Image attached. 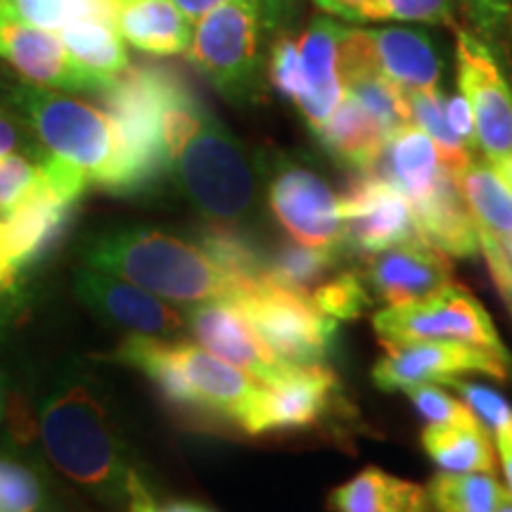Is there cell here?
Returning a JSON list of instances; mask_svg holds the SVG:
<instances>
[{
  "mask_svg": "<svg viewBox=\"0 0 512 512\" xmlns=\"http://www.w3.org/2000/svg\"><path fill=\"white\" fill-rule=\"evenodd\" d=\"M166 169L209 226L242 228L259 207V171L245 145L181 74L164 76Z\"/></svg>",
  "mask_w": 512,
  "mask_h": 512,
  "instance_id": "6da1fadb",
  "label": "cell"
},
{
  "mask_svg": "<svg viewBox=\"0 0 512 512\" xmlns=\"http://www.w3.org/2000/svg\"><path fill=\"white\" fill-rule=\"evenodd\" d=\"M79 254L83 266L117 275L174 304H235L256 283L223 271L195 242L143 226L88 235Z\"/></svg>",
  "mask_w": 512,
  "mask_h": 512,
  "instance_id": "7a4b0ae2",
  "label": "cell"
},
{
  "mask_svg": "<svg viewBox=\"0 0 512 512\" xmlns=\"http://www.w3.org/2000/svg\"><path fill=\"white\" fill-rule=\"evenodd\" d=\"M8 98L43 150L81 169L95 188L124 197L150 192L110 114L29 81L10 86Z\"/></svg>",
  "mask_w": 512,
  "mask_h": 512,
  "instance_id": "3957f363",
  "label": "cell"
},
{
  "mask_svg": "<svg viewBox=\"0 0 512 512\" xmlns=\"http://www.w3.org/2000/svg\"><path fill=\"white\" fill-rule=\"evenodd\" d=\"M38 434L50 463L64 477L102 501H128L136 475L126 463L124 441L91 384H57L41 406Z\"/></svg>",
  "mask_w": 512,
  "mask_h": 512,
  "instance_id": "277c9868",
  "label": "cell"
},
{
  "mask_svg": "<svg viewBox=\"0 0 512 512\" xmlns=\"http://www.w3.org/2000/svg\"><path fill=\"white\" fill-rule=\"evenodd\" d=\"M297 0H228L195 22L188 50L192 67L238 105L259 100L268 55L290 22Z\"/></svg>",
  "mask_w": 512,
  "mask_h": 512,
  "instance_id": "5b68a950",
  "label": "cell"
},
{
  "mask_svg": "<svg viewBox=\"0 0 512 512\" xmlns=\"http://www.w3.org/2000/svg\"><path fill=\"white\" fill-rule=\"evenodd\" d=\"M349 27L313 17L297 38L280 34L268 55V81L302 112L316 136L344 98V41Z\"/></svg>",
  "mask_w": 512,
  "mask_h": 512,
  "instance_id": "8992f818",
  "label": "cell"
},
{
  "mask_svg": "<svg viewBox=\"0 0 512 512\" xmlns=\"http://www.w3.org/2000/svg\"><path fill=\"white\" fill-rule=\"evenodd\" d=\"M233 306L283 366H323L335 349L337 320L325 316L306 294L256 280Z\"/></svg>",
  "mask_w": 512,
  "mask_h": 512,
  "instance_id": "52a82bcc",
  "label": "cell"
},
{
  "mask_svg": "<svg viewBox=\"0 0 512 512\" xmlns=\"http://www.w3.org/2000/svg\"><path fill=\"white\" fill-rule=\"evenodd\" d=\"M373 328L382 347L413 339L434 342H458L477 347L503 358L512 366L510 351L505 349L489 311L477 302L475 294L460 285H448L420 302L387 306L373 316Z\"/></svg>",
  "mask_w": 512,
  "mask_h": 512,
  "instance_id": "ba28073f",
  "label": "cell"
},
{
  "mask_svg": "<svg viewBox=\"0 0 512 512\" xmlns=\"http://www.w3.org/2000/svg\"><path fill=\"white\" fill-rule=\"evenodd\" d=\"M458 88L475 121L477 147L491 166L512 155V83L482 36L456 29Z\"/></svg>",
  "mask_w": 512,
  "mask_h": 512,
  "instance_id": "9c48e42d",
  "label": "cell"
},
{
  "mask_svg": "<svg viewBox=\"0 0 512 512\" xmlns=\"http://www.w3.org/2000/svg\"><path fill=\"white\" fill-rule=\"evenodd\" d=\"M268 207L292 240L347 252L339 197L309 166L280 157L268 174Z\"/></svg>",
  "mask_w": 512,
  "mask_h": 512,
  "instance_id": "30bf717a",
  "label": "cell"
},
{
  "mask_svg": "<svg viewBox=\"0 0 512 512\" xmlns=\"http://www.w3.org/2000/svg\"><path fill=\"white\" fill-rule=\"evenodd\" d=\"M164 76V67H128L107 93L100 95L150 190L169 174L164 147Z\"/></svg>",
  "mask_w": 512,
  "mask_h": 512,
  "instance_id": "8fae6325",
  "label": "cell"
},
{
  "mask_svg": "<svg viewBox=\"0 0 512 512\" xmlns=\"http://www.w3.org/2000/svg\"><path fill=\"white\" fill-rule=\"evenodd\" d=\"M384 354L373 368V382L384 392H406L418 384L446 382L465 375L482 373L496 380H508L512 366L489 351L467 347L458 342H434V339H413L384 347Z\"/></svg>",
  "mask_w": 512,
  "mask_h": 512,
  "instance_id": "7c38bea8",
  "label": "cell"
},
{
  "mask_svg": "<svg viewBox=\"0 0 512 512\" xmlns=\"http://www.w3.org/2000/svg\"><path fill=\"white\" fill-rule=\"evenodd\" d=\"M339 204L347 252L373 256L420 238L408 197L377 171L356 174Z\"/></svg>",
  "mask_w": 512,
  "mask_h": 512,
  "instance_id": "4fadbf2b",
  "label": "cell"
},
{
  "mask_svg": "<svg viewBox=\"0 0 512 512\" xmlns=\"http://www.w3.org/2000/svg\"><path fill=\"white\" fill-rule=\"evenodd\" d=\"M0 60L15 67L29 83L50 91L86 93L100 98L112 86L83 69L64 48L60 36L31 27L5 10H0Z\"/></svg>",
  "mask_w": 512,
  "mask_h": 512,
  "instance_id": "5bb4252c",
  "label": "cell"
},
{
  "mask_svg": "<svg viewBox=\"0 0 512 512\" xmlns=\"http://www.w3.org/2000/svg\"><path fill=\"white\" fill-rule=\"evenodd\" d=\"M74 290L95 316L133 337L171 339L185 328V318L162 297L117 275L79 266L74 271Z\"/></svg>",
  "mask_w": 512,
  "mask_h": 512,
  "instance_id": "9a60e30c",
  "label": "cell"
},
{
  "mask_svg": "<svg viewBox=\"0 0 512 512\" xmlns=\"http://www.w3.org/2000/svg\"><path fill=\"white\" fill-rule=\"evenodd\" d=\"M337 380L328 368H287L273 384H259L238 425L252 437L309 427L323 418Z\"/></svg>",
  "mask_w": 512,
  "mask_h": 512,
  "instance_id": "2e32d148",
  "label": "cell"
},
{
  "mask_svg": "<svg viewBox=\"0 0 512 512\" xmlns=\"http://www.w3.org/2000/svg\"><path fill=\"white\" fill-rule=\"evenodd\" d=\"M76 204L79 200L55 190L43 174V183L27 200L0 219V261L22 275L41 264L60 245Z\"/></svg>",
  "mask_w": 512,
  "mask_h": 512,
  "instance_id": "e0dca14e",
  "label": "cell"
},
{
  "mask_svg": "<svg viewBox=\"0 0 512 512\" xmlns=\"http://www.w3.org/2000/svg\"><path fill=\"white\" fill-rule=\"evenodd\" d=\"M361 278L380 302L403 306L444 290L453 283V271L444 252L418 238L370 256Z\"/></svg>",
  "mask_w": 512,
  "mask_h": 512,
  "instance_id": "ac0fdd59",
  "label": "cell"
},
{
  "mask_svg": "<svg viewBox=\"0 0 512 512\" xmlns=\"http://www.w3.org/2000/svg\"><path fill=\"white\" fill-rule=\"evenodd\" d=\"M185 325L202 349L247 373L259 384H273L290 368L271 354L249 320L233 304L211 302L192 306Z\"/></svg>",
  "mask_w": 512,
  "mask_h": 512,
  "instance_id": "d6986e66",
  "label": "cell"
},
{
  "mask_svg": "<svg viewBox=\"0 0 512 512\" xmlns=\"http://www.w3.org/2000/svg\"><path fill=\"white\" fill-rule=\"evenodd\" d=\"M375 72L406 93H432L441 88L444 62L430 34L406 27L363 29Z\"/></svg>",
  "mask_w": 512,
  "mask_h": 512,
  "instance_id": "ffe728a7",
  "label": "cell"
},
{
  "mask_svg": "<svg viewBox=\"0 0 512 512\" xmlns=\"http://www.w3.org/2000/svg\"><path fill=\"white\" fill-rule=\"evenodd\" d=\"M174 351L188 382L192 413L240 422L259 382L219 356L209 354L200 344L174 342Z\"/></svg>",
  "mask_w": 512,
  "mask_h": 512,
  "instance_id": "44dd1931",
  "label": "cell"
},
{
  "mask_svg": "<svg viewBox=\"0 0 512 512\" xmlns=\"http://www.w3.org/2000/svg\"><path fill=\"white\" fill-rule=\"evenodd\" d=\"M107 19L140 53L188 55L195 22L174 0H107Z\"/></svg>",
  "mask_w": 512,
  "mask_h": 512,
  "instance_id": "7402d4cb",
  "label": "cell"
},
{
  "mask_svg": "<svg viewBox=\"0 0 512 512\" xmlns=\"http://www.w3.org/2000/svg\"><path fill=\"white\" fill-rule=\"evenodd\" d=\"M411 207L420 238L437 247L439 252L456 256V259H470L482 252L477 223L472 219L456 178L448 171L434 185L430 195Z\"/></svg>",
  "mask_w": 512,
  "mask_h": 512,
  "instance_id": "603a6c76",
  "label": "cell"
},
{
  "mask_svg": "<svg viewBox=\"0 0 512 512\" xmlns=\"http://www.w3.org/2000/svg\"><path fill=\"white\" fill-rule=\"evenodd\" d=\"M316 138L337 164L354 171L356 176L377 169L392 136L349 93H344Z\"/></svg>",
  "mask_w": 512,
  "mask_h": 512,
  "instance_id": "cb8c5ba5",
  "label": "cell"
},
{
  "mask_svg": "<svg viewBox=\"0 0 512 512\" xmlns=\"http://www.w3.org/2000/svg\"><path fill=\"white\" fill-rule=\"evenodd\" d=\"M375 171L387 181H392L411 204L430 195L434 185L446 174L432 138L415 124L401 126L389 138L387 150H384Z\"/></svg>",
  "mask_w": 512,
  "mask_h": 512,
  "instance_id": "d4e9b609",
  "label": "cell"
},
{
  "mask_svg": "<svg viewBox=\"0 0 512 512\" xmlns=\"http://www.w3.org/2000/svg\"><path fill=\"white\" fill-rule=\"evenodd\" d=\"M430 503L425 489L377 467L358 472L330 496L337 512H432Z\"/></svg>",
  "mask_w": 512,
  "mask_h": 512,
  "instance_id": "484cf974",
  "label": "cell"
},
{
  "mask_svg": "<svg viewBox=\"0 0 512 512\" xmlns=\"http://www.w3.org/2000/svg\"><path fill=\"white\" fill-rule=\"evenodd\" d=\"M479 233L491 235L512 254V192L486 159H472L456 176Z\"/></svg>",
  "mask_w": 512,
  "mask_h": 512,
  "instance_id": "4316f807",
  "label": "cell"
},
{
  "mask_svg": "<svg viewBox=\"0 0 512 512\" xmlns=\"http://www.w3.org/2000/svg\"><path fill=\"white\" fill-rule=\"evenodd\" d=\"M422 448L441 472L451 475H496V456L489 430L482 422L472 425H427L422 432Z\"/></svg>",
  "mask_w": 512,
  "mask_h": 512,
  "instance_id": "83f0119b",
  "label": "cell"
},
{
  "mask_svg": "<svg viewBox=\"0 0 512 512\" xmlns=\"http://www.w3.org/2000/svg\"><path fill=\"white\" fill-rule=\"evenodd\" d=\"M57 36L62 38L69 55L102 81L114 83L131 67L126 41L107 17L83 19V22L62 29Z\"/></svg>",
  "mask_w": 512,
  "mask_h": 512,
  "instance_id": "f1b7e54d",
  "label": "cell"
},
{
  "mask_svg": "<svg viewBox=\"0 0 512 512\" xmlns=\"http://www.w3.org/2000/svg\"><path fill=\"white\" fill-rule=\"evenodd\" d=\"M339 259H342V254L332 252V249L285 240L271 252H266L264 280L283 287V290L311 297V292L323 283V278L339 264Z\"/></svg>",
  "mask_w": 512,
  "mask_h": 512,
  "instance_id": "f546056e",
  "label": "cell"
},
{
  "mask_svg": "<svg viewBox=\"0 0 512 512\" xmlns=\"http://www.w3.org/2000/svg\"><path fill=\"white\" fill-rule=\"evenodd\" d=\"M408 110H411L413 124L420 126L432 138L441 166L456 178L475 159V150L465 145L448 124L444 91L439 88L432 93H408Z\"/></svg>",
  "mask_w": 512,
  "mask_h": 512,
  "instance_id": "4dcf8cb0",
  "label": "cell"
},
{
  "mask_svg": "<svg viewBox=\"0 0 512 512\" xmlns=\"http://www.w3.org/2000/svg\"><path fill=\"white\" fill-rule=\"evenodd\" d=\"M430 501L439 512H498L503 501V484L489 472L451 475L441 472L427 486Z\"/></svg>",
  "mask_w": 512,
  "mask_h": 512,
  "instance_id": "1f68e13d",
  "label": "cell"
},
{
  "mask_svg": "<svg viewBox=\"0 0 512 512\" xmlns=\"http://www.w3.org/2000/svg\"><path fill=\"white\" fill-rule=\"evenodd\" d=\"M197 245L223 271L242 280H264L266 252L242 228L207 226Z\"/></svg>",
  "mask_w": 512,
  "mask_h": 512,
  "instance_id": "d6a6232c",
  "label": "cell"
},
{
  "mask_svg": "<svg viewBox=\"0 0 512 512\" xmlns=\"http://www.w3.org/2000/svg\"><path fill=\"white\" fill-rule=\"evenodd\" d=\"M5 12L50 34L93 17H107V0H8Z\"/></svg>",
  "mask_w": 512,
  "mask_h": 512,
  "instance_id": "836d02e7",
  "label": "cell"
},
{
  "mask_svg": "<svg viewBox=\"0 0 512 512\" xmlns=\"http://www.w3.org/2000/svg\"><path fill=\"white\" fill-rule=\"evenodd\" d=\"M311 302L318 306L325 316L332 320H356L368 311L373 304V294L363 283L356 271L339 273L332 280H323L316 290L311 292Z\"/></svg>",
  "mask_w": 512,
  "mask_h": 512,
  "instance_id": "e575fe53",
  "label": "cell"
},
{
  "mask_svg": "<svg viewBox=\"0 0 512 512\" xmlns=\"http://www.w3.org/2000/svg\"><path fill=\"white\" fill-rule=\"evenodd\" d=\"M475 22V34L494 50L505 69H512V0H460Z\"/></svg>",
  "mask_w": 512,
  "mask_h": 512,
  "instance_id": "d590c367",
  "label": "cell"
},
{
  "mask_svg": "<svg viewBox=\"0 0 512 512\" xmlns=\"http://www.w3.org/2000/svg\"><path fill=\"white\" fill-rule=\"evenodd\" d=\"M43 183V159L0 157V219L15 211Z\"/></svg>",
  "mask_w": 512,
  "mask_h": 512,
  "instance_id": "8d00e7d4",
  "label": "cell"
},
{
  "mask_svg": "<svg viewBox=\"0 0 512 512\" xmlns=\"http://www.w3.org/2000/svg\"><path fill=\"white\" fill-rule=\"evenodd\" d=\"M43 486L27 465L0 456V512H38Z\"/></svg>",
  "mask_w": 512,
  "mask_h": 512,
  "instance_id": "74e56055",
  "label": "cell"
},
{
  "mask_svg": "<svg viewBox=\"0 0 512 512\" xmlns=\"http://www.w3.org/2000/svg\"><path fill=\"white\" fill-rule=\"evenodd\" d=\"M406 396L411 399L415 411L430 425H472V422H479L477 415L467 408V403L441 392L437 384H418V387L406 389Z\"/></svg>",
  "mask_w": 512,
  "mask_h": 512,
  "instance_id": "f35d334b",
  "label": "cell"
},
{
  "mask_svg": "<svg viewBox=\"0 0 512 512\" xmlns=\"http://www.w3.org/2000/svg\"><path fill=\"white\" fill-rule=\"evenodd\" d=\"M451 387H456L463 394L467 408L477 415L489 434H498L512 427V406L494 389L484 387V384L465 382L460 377L451 380Z\"/></svg>",
  "mask_w": 512,
  "mask_h": 512,
  "instance_id": "ab89813d",
  "label": "cell"
},
{
  "mask_svg": "<svg viewBox=\"0 0 512 512\" xmlns=\"http://www.w3.org/2000/svg\"><path fill=\"white\" fill-rule=\"evenodd\" d=\"M382 5L387 19L432 24V27H448L453 31L460 27L453 0H382Z\"/></svg>",
  "mask_w": 512,
  "mask_h": 512,
  "instance_id": "60d3db41",
  "label": "cell"
},
{
  "mask_svg": "<svg viewBox=\"0 0 512 512\" xmlns=\"http://www.w3.org/2000/svg\"><path fill=\"white\" fill-rule=\"evenodd\" d=\"M313 5L328 17H337L354 24L384 22L387 19L382 0H313Z\"/></svg>",
  "mask_w": 512,
  "mask_h": 512,
  "instance_id": "b9f144b4",
  "label": "cell"
},
{
  "mask_svg": "<svg viewBox=\"0 0 512 512\" xmlns=\"http://www.w3.org/2000/svg\"><path fill=\"white\" fill-rule=\"evenodd\" d=\"M24 304V275L0 261V335L10 328Z\"/></svg>",
  "mask_w": 512,
  "mask_h": 512,
  "instance_id": "7bdbcfd3",
  "label": "cell"
},
{
  "mask_svg": "<svg viewBox=\"0 0 512 512\" xmlns=\"http://www.w3.org/2000/svg\"><path fill=\"white\" fill-rule=\"evenodd\" d=\"M446 117L451 124L456 136L463 140L465 145H470L472 150H477V136H475V121H472L470 105L463 95H446Z\"/></svg>",
  "mask_w": 512,
  "mask_h": 512,
  "instance_id": "ee69618b",
  "label": "cell"
},
{
  "mask_svg": "<svg viewBox=\"0 0 512 512\" xmlns=\"http://www.w3.org/2000/svg\"><path fill=\"white\" fill-rule=\"evenodd\" d=\"M8 155H31L36 159H43L48 152L34 150V145L24 143L22 133H19V126L15 121L0 114V157H8Z\"/></svg>",
  "mask_w": 512,
  "mask_h": 512,
  "instance_id": "f6af8a7d",
  "label": "cell"
},
{
  "mask_svg": "<svg viewBox=\"0 0 512 512\" xmlns=\"http://www.w3.org/2000/svg\"><path fill=\"white\" fill-rule=\"evenodd\" d=\"M128 505H131V512H159V508L152 501L143 482L136 477L131 482V491H128Z\"/></svg>",
  "mask_w": 512,
  "mask_h": 512,
  "instance_id": "bcb514c9",
  "label": "cell"
},
{
  "mask_svg": "<svg viewBox=\"0 0 512 512\" xmlns=\"http://www.w3.org/2000/svg\"><path fill=\"white\" fill-rule=\"evenodd\" d=\"M174 3L192 19V22H197V19H202L207 12L216 10L219 5L228 3V0H174Z\"/></svg>",
  "mask_w": 512,
  "mask_h": 512,
  "instance_id": "7dc6e473",
  "label": "cell"
},
{
  "mask_svg": "<svg viewBox=\"0 0 512 512\" xmlns=\"http://www.w3.org/2000/svg\"><path fill=\"white\" fill-rule=\"evenodd\" d=\"M494 437H496V444H498V453H501L505 475H508V482L512 486V427L494 434Z\"/></svg>",
  "mask_w": 512,
  "mask_h": 512,
  "instance_id": "c3c4849f",
  "label": "cell"
},
{
  "mask_svg": "<svg viewBox=\"0 0 512 512\" xmlns=\"http://www.w3.org/2000/svg\"><path fill=\"white\" fill-rule=\"evenodd\" d=\"M494 169H496V174L501 176V181H503L505 185H508L510 192H512V155L505 157L503 162L494 164Z\"/></svg>",
  "mask_w": 512,
  "mask_h": 512,
  "instance_id": "681fc988",
  "label": "cell"
},
{
  "mask_svg": "<svg viewBox=\"0 0 512 512\" xmlns=\"http://www.w3.org/2000/svg\"><path fill=\"white\" fill-rule=\"evenodd\" d=\"M498 512H512V494L510 491H505L503 494V501L498 505Z\"/></svg>",
  "mask_w": 512,
  "mask_h": 512,
  "instance_id": "f907efd6",
  "label": "cell"
},
{
  "mask_svg": "<svg viewBox=\"0 0 512 512\" xmlns=\"http://www.w3.org/2000/svg\"><path fill=\"white\" fill-rule=\"evenodd\" d=\"M0 413H3V387H0Z\"/></svg>",
  "mask_w": 512,
  "mask_h": 512,
  "instance_id": "816d5d0a",
  "label": "cell"
},
{
  "mask_svg": "<svg viewBox=\"0 0 512 512\" xmlns=\"http://www.w3.org/2000/svg\"><path fill=\"white\" fill-rule=\"evenodd\" d=\"M5 3H8V0H0V10H5Z\"/></svg>",
  "mask_w": 512,
  "mask_h": 512,
  "instance_id": "f5cc1de1",
  "label": "cell"
},
{
  "mask_svg": "<svg viewBox=\"0 0 512 512\" xmlns=\"http://www.w3.org/2000/svg\"><path fill=\"white\" fill-rule=\"evenodd\" d=\"M200 512H211V510H204V508H200Z\"/></svg>",
  "mask_w": 512,
  "mask_h": 512,
  "instance_id": "db71d44e",
  "label": "cell"
},
{
  "mask_svg": "<svg viewBox=\"0 0 512 512\" xmlns=\"http://www.w3.org/2000/svg\"><path fill=\"white\" fill-rule=\"evenodd\" d=\"M510 256H512V254H510Z\"/></svg>",
  "mask_w": 512,
  "mask_h": 512,
  "instance_id": "11a10c76",
  "label": "cell"
}]
</instances>
